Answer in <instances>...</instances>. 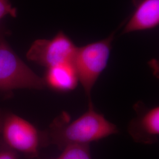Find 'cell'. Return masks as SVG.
Returning <instances> with one entry per match:
<instances>
[{
	"label": "cell",
	"instance_id": "ba28073f",
	"mask_svg": "<svg viewBox=\"0 0 159 159\" xmlns=\"http://www.w3.org/2000/svg\"><path fill=\"white\" fill-rule=\"evenodd\" d=\"M43 79L46 86L54 90L61 92L73 90L79 83L73 63L63 64L47 68Z\"/></svg>",
	"mask_w": 159,
	"mask_h": 159
},
{
	"label": "cell",
	"instance_id": "8fae6325",
	"mask_svg": "<svg viewBox=\"0 0 159 159\" xmlns=\"http://www.w3.org/2000/svg\"><path fill=\"white\" fill-rule=\"evenodd\" d=\"M0 159H17V152L6 146L0 149Z\"/></svg>",
	"mask_w": 159,
	"mask_h": 159
},
{
	"label": "cell",
	"instance_id": "5b68a950",
	"mask_svg": "<svg viewBox=\"0 0 159 159\" xmlns=\"http://www.w3.org/2000/svg\"><path fill=\"white\" fill-rule=\"evenodd\" d=\"M77 48L70 38L61 31L50 40L35 41L27 53V58L40 66L50 68L73 63Z\"/></svg>",
	"mask_w": 159,
	"mask_h": 159
},
{
	"label": "cell",
	"instance_id": "277c9868",
	"mask_svg": "<svg viewBox=\"0 0 159 159\" xmlns=\"http://www.w3.org/2000/svg\"><path fill=\"white\" fill-rule=\"evenodd\" d=\"M46 87L43 78L24 63L0 35V90H42Z\"/></svg>",
	"mask_w": 159,
	"mask_h": 159
},
{
	"label": "cell",
	"instance_id": "9c48e42d",
	"mask_svg": "<svg viewBox=\"0 0 159 159\" xmlns=\"http://www.w3.org/2000/svg\"><path fill=\"white\" fill-rule=\"evenodd\" d=\"M57 159H92L90 144H73L66 146Z\"/></svg>",
	"mask_w": 159,
	"mask_h": 159
},
{
	"label": "cell",
	"instance_id": "7a4b0ae2",
	"mask_svg": "<svg viewBox=\"0 0 159 159\" xmlns=\"http://www.w3.org/2000/svg\"><path fill=\"white\" fill-rule=\"evenodd\" d=\"M115 32L107 38L77 48L73 64L88 99L89 107L93 106L91 90L97 80L106 68L110 56Z\"/></svg>",
	"mask_w": 159,
	"mask_h": 159
},
{
	"label": "cell",
	"instance_id": "8992f818",
	"mask_svg": "<svg viewBox=\"0 0 159 159\" xmlns=\"http://www.w3.org/2000/svg\"><path fill=\"white\" fill-rule=\"evenodd\" d=\"M136 117L131 120L128 131L137 143L153 144L157 142L159 136V107L148 108L142 102L134 106Z\"/></svg>",
	"mask_w": 159,
	"mask_h": 159
},
{
	"label": "cell",
	"instance_id": "52a82bcc",
	"mask_svg": "<svg viewBox=\"0 0 159 159\" xmlns=\"http://www.w3.org/2000/svg\"><path fill=\"white\" fill-rule=\"evenodd\" d=\"M136 9L122 32L127 34L156 28L159 24V0H133Z\"/></svg>",
	"mask_w": 159,
	"mask_h": 159
},
{
	"label": "cell",
	"instance_id": "30bf717a",
	"mask_svg": "<svg viewBox=\"0 0 159 159\" xmlns=\"http://www.w3.org/2000/svg\"><path fill=\"white\" fill-rule=\"evenodd\" d=\"M8 15L17 17V9L12 6L10 0H0V20Z\"/></svg>",
	"mask_w": 159,
	"mask_h": 159
},
{
	"label": "cell",
	"instance_id": "3957f363",
	"mask_svg": "<svg viewBox=\"0 0 159 159\" xmlns=\"http://www.w3.org/2000/svg\"><path fill=\"white\" fill-rule=\"evenodd\" d=\"M0 135L7 147L30 158L37 157L44 147L42 132L26 120L1 109Z\"/></svg>",
	"mask_w": 159,
	"mask_h": 159
},
{
	"label": "cell",
	"instance_id": "6da1fadb",
	"mask_svg": "<svg viewBox=\"0 0 159 159\" xmlns=\"http://www.w3.org/2000/svg\"><path fill=\"white\" fill-rule=\"evenodd\" d=\"M116 125L94 110V106L78 119L70 121L69 114L63 112L42 132L43 146H56L60 150L73 144H90L93 142L118 133Z\"/></svg>",
	"mask_w": 159,
	"mask_h": 159
}]
</instances>
